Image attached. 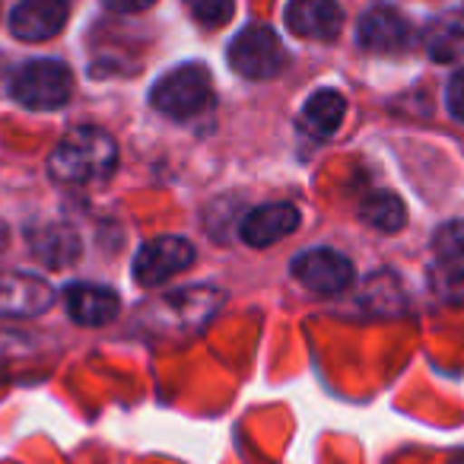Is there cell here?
<instances>
[{
	"instance_id": "1",
	"label": "cell",
	"mask_w": 464,
	"mask_h": 464,
	"mask_svg": "<svg viewBox=\"0 0 464 464\" xmlns=\"http://www.w3.org/2000/svg\"><path fill=\"white\" fill-rule=\"evenodd\" d=\"M118 143L99 128H73L48 156V172L64 185H92L115 172Z\"/></svg>"
},
{
	"instance_id": "2",
	"label": "cell",
	"mask_w": 464,
	"mask_h": 464,
	"mask_svg": "<svg viewBox=\"0 0 464 464\" xmlns=\"http://www.w3.org/2000/svg\"><path fill=\"white\" fill-rule=\"evenodd\" d=\"M73 77L61 61H29L10 80V96L33 111H54L67 105Z\"/></svg>"
},
{
	"instance_id": "3",
	"label": "cell",
	"mask_w": 464,
	"mask_h": 464,
	"mask_svg": "<svg viewBox=\"0 0 464 464\" xmlns=\"http://www.w3.org/2000/svg\"><path fill=\"white\" fill-rule=\"evenodd\" d=\"M213 83L204 64H185L175 67L172 73L160 80L150 92V102L156 111L169 118H194L210 105Z\"/></svg>"
},
{
	"instance_id": "4",
	"label": "cell",
	"mask_w": 464,
	"mask_h": 464,
	"mask_svg": "<svg viewBox=\"0 0 464 464\" xmlns=\"http://www.w3.org/2000/svg\"><path fill=\"white\" fill-rule=\"evenodd\" d=\"M286 54L277 33L267 26L242 29L229 45V67L246 80H271L284 71Z\"/></svg>"
},
{
	"instance_id": "5",
	"label": "cell",
	"mask_w": 464,
	"mask_h": 464,
	"mask_svg": "<svg viewBox=\"0 0 464 464\" xmlns=\"http://www.w3.org/2000/svg\"><path fill=\"white\" fill-rule=\"evenodd\" d=\"M194 265V246L179 236L150 239L134 258V280L140 286H160L169 277L188 271Z\"/></svg>"
},
{
	"instance_id": "6",
	"label": "cell",
	"mask_w": 464,
	"mask_h": 464,
	"mask_svg": "<svg viewBox=\"0 0 464 464\" xmlns=\"http://www.w3.org/2000/svg\"><path fill=\"white\" fill-rule=\"evenodd\" d=\"M293 277L305 290L322 293V296H337L353 284V265L331 248H312V252L293 258Z\"/></svg>"
},
{
	"instance_id": "7",
	"label": "cell",
	"mask_w": 464,
	"mask_h": 464,
	"mask_svg": "<svg viewBox=\"0 0 464 464\" xmlns=\"http://www.w3.org/2000/svg\"><path fill=\"white\" fill-rule=\"evenodd\" d=\"M286 26L309 42H334L343 29V10L337 0H290Z\"/></svg>"
},
{
	"instance_id": "8",
	"label": "cell",
	"mask_w": 464,
	"mask_h": 464,
	"mask_svg": "<svg viewBox=\"0 0 464 464\" xmlns=\"http://www.w3.org/2000/svg\"><path fill=\"white\" fill-rule=\"evenodd\" d=\"M54 290L33 274H0V318H33L48 312Z\"/></svg>"
},
{
	"instance_id": "9",
	"label": "cell",
	"mask_w": 464,
	"mask_h": 464,
	"mask_svg": "<svg viewBox=\"0 0 464 464\" xmlns=\"http://www.w3.org/2000/svg\"><path fill=\"white\" fill-rule=\"evenodd\" d=\"M67 0H20L10 16V29L23 42H48L64 29Z\"/></svg>"
},
{
	"instance_id": "10",
	"label": "cell",
	"mask_w": 464,
	"mask_h": 464,
	"mask_svg": "<svg viewBox=\"0 0 464 464\" xmlns=\"http://www.w3.org/2000/svg\"><path fill=\"white\" fill-rule=\"evenodd\" d=\"M296 226H299V210L293 204H265V207H255L242 219V239L255 248H267L274 242L286 239Z\"/></svg>"
},
{
	"instance_id": "11",
	"label": "cell",
	"mask_w": 464,
	"mask_h": 464,
	"mask_svg": "<svg viewBox=\"0 0 464 464\" xmlns=\"http://www.w3.org/2000/svg\"><path fill=\"white\" fill-rule=\"evenodd\" d=\"M411 29L407 20L392 7H372L360 20V45L375 54H394L407 45Z\"/></svg>"
},
{
	"instance_id": "12",
	"label": "cell",
	"mask_w": 464,
	"mask_h": 464,
	"mask_svg": "<svg viewBox=\"0 0 464 464\" xmlns=\"http://www.w3.org/2000/svg\"><path fill=\"white\" fill-rule=\"evenodd\" d=\"M67 299V312L77 324L86 328H99V324H109L118 315V296L105 286H90V284H77L64 293Z\"/></svg>"
},
{
	"instance_id": "13",
	"label": "cell",
	"mask_w": 464,
	"mask_h": 464,
	"mask_svg": "<svg viewBox=\"0 0 464 464\" xmlns=\"http://www.w3.org/2000/svg\"><path fill=\"white\" fill-rule=\"evenodd\" d=\"M343 115H347V102H343L341 92H337V90H318V92H312V96L305 99L299 121H303V130H309L312 137L324 140V137L337 134Z\"/></svg>"
},
{
	"instance_id": "14",
	"label": "cell",
	"mask_w": 464,
	"mask_h": 464,
	"mask_svg": "<svg viewBox=\"0 0 464 464\" xmlns=\"http://www.w3.org/2000/svg\"><path fill=\"white\" fill-rule=\"evenodd\" d=\"M33 242V255L48 267H67L80 258V239L77 232L64 223H52V226H42L29 236Z\"/></svg>"
},
{
	"instance_id": "15",
	"label": "cell",
	"mask_w": 464,
	"mask_h": 464,
	"mask_svg": "<svg viewBox=\"0 0 464 464\" xmlns=\"http://www.w3.org/2000/svg\"><path fill=\"white\" fill-rule=\"evenodd\" d=\"M360 217L379 232H398L407 223L404 200L392 191H369L360 200Z\"/></svg>"
},
{
	"instance_id": "16",
	"label": "cell",
	"mask_w": 464,
	"mask_h": 464,
	"mask_svg": "<svg viewBox=\"0 0 464 464\" xmlns=\"http://www.w3.org/2000/svg\"><path fill=\"white\" fill-rule=\"evenodd\" d=\"M426 48H430L432 61H455L464 54V20L449 16V20H436L426 29Z\"/></svg>"
},
{
	"instance_id": "17",
	"label": "cell",
	"mask_w": 464,
	"mask_h": 464,
	"mask_svg": "<svg viewBox=\"0 0 464 464\" xmlns=\"http://www.w3.org/2000/svg\"><path fill=\"white\" fill-rule=\"evenodd\" d=\"M436 255H439V265L464 274V219H458V223H449V226L439 229Z\"/></svg>"
},
{
	"instance_id": "18",
	"label": "cell",
	"mask_w": 464,
	"mask_h": 464,
	"mask_svg": "<svg viewBox=\"0 0 464 464\" xmlns=\"http://www.w3.org/2000/svg\"><path fill=\"white\" fill-rule=\"evenodd\" d=\"M185 4L194 20L210 29L226 26L232 20V14H236V0H185Z\"/></svg>"
},
{
	"instance_id": "19",
	"label": "cell",
	"mask_w": 464,
	"mask_h": 464,
	"mask_svg": "<svg viewBox=\"0 0 464 464\" xmlns=\"http://www.w3.org/2000/svg\"><path fill=\"white\" fill-rule=\"evenodd\" d=\"M445 99H449V111L464 121V71H458L455 77L449 80V90H445Z\"/></svg>"
},
{
	"instance_id": "20",
	"label": "cell",
	"mask_w": 464,
	"mask_h": 464,
	"mask_svg": "<svg viewBox=\"0 0 464 464\" xmlns=\"http://www.w3.org/2000/svg\"><path fill=\"white\" fill-rule=\"evenodd\" d=\"M102 4L115 14H140V10L153 7L156 0H102Z\"/></svg>"
}]
</instances>
